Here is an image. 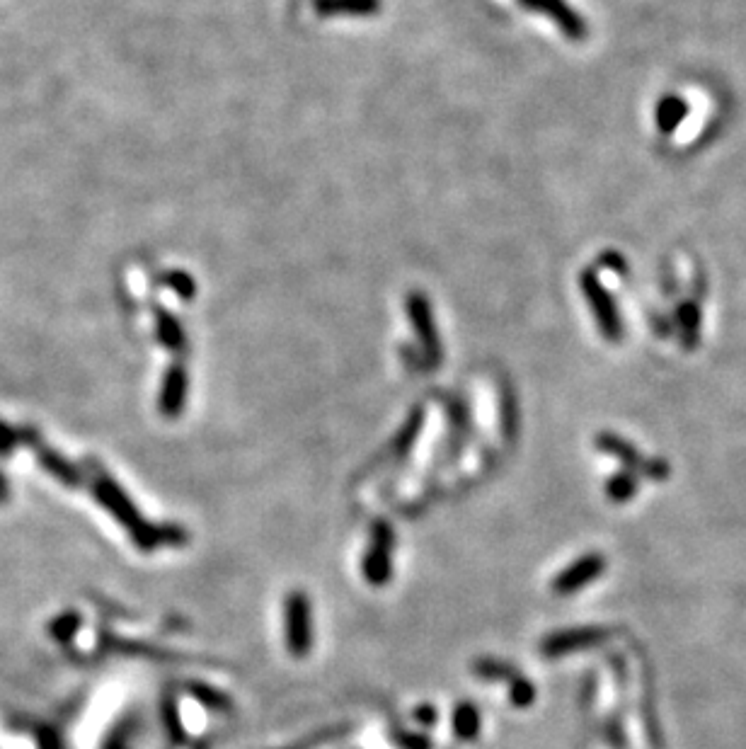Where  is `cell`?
I'll use <instances>...</instances> for the list:
<instances>
[{"label": "cell", "instance_id": "obj_5", "mask_svg": "<svg viewBox=\"0 0 746 749\" xmlns=\"http://www.w3.org/2000/svg\"><path fill=\"white\" fill-rule=\"evenodd\" d=\"M688 107L684 100H679V97H667V100L659 102V110H657V124L659 129L662 131H674L676 127H679L681 119L686 117Z\"/></svg>", "mask_w": 746, "mask_h": 749}, {"label": "cell", "instance_id": "obj_8", "mask_svg": "<svg viewBox=\"0 0 746 749\" xmlns=\"http://www.w3.org/2000/svg\"><path fill=\"white\" fill-rule=\"evenodd\" d=\"M633 493H635L633 476H618V478H613L611 485H608V495H611L613 500H625V497H630Z\"/></svg>", "mask_w": 746, "mask_h": 749}, {"label": "cell", "instance_id": "obj_1", "mask_svg": "<svg viewBox=\"0 0 746 749\" xmlns=\"http://www.w3.org/2000/svg\"><path fill=\"white\" fill-rule=\"evenodd\" d=\"M308 602L301 592L291 594L286 604V636H289L291 653L303 655L311 645V619H308Z\"/></svg>", "mask_w": 746, "mask_h": 749}, {"label": "cell", "instance_id": "obj_2", "mask_svg": "<svg viewBox=\"0 0 746 749\" xmlns=\"http://www.w3.org/2000/svg\"><path fill=\"white\" fill-rule=\"evenodd\" d=\"M604 570V558L601 556H584L579 558L572 568H567L565 573H560L558 580H555V590L558 592H575L579 587L589 585L596 575Z\"/></svg>", "mask_w": 746, "mask_h": 749}, {"label": "cell", "instance_id": "obj_3", "mask_svg": "<svg viewBox=\"0 0 746 749\" xmlns=\"http://www.w3.org/2000/svg\"><path fill=\"white\" fill-rule=\"evenodd\" d=\"M584 287H587V294L591 296V301H594L596 316H599L601 325H604V333L611 335V337L621 335V323H618L616 311H613V301L604 294V289H601L599 284H596L591 277L587 279V284H584Z\"/></svg>", "mask_w": 746, "mask_h": 749}, {"label": "cell", "instance_id": "obj_6", "mask_svg": "<svg viewBox=\"0 0 746 749\" xmlns=\"http://www.w3.org/2000/svg\"><path fill=\"white\" fill-rule=\"evenodd\" d=\"M681 323H684V342L691 350L698 342V325H700V313L693 303H686L684 311H681Z\"/></svg>", "mask_w": 746, "mask_h": 749}, {"label": "cell", "instance_id": "obj_4", "mask_svg": "<svg viewBox=\"0 0 746 749\" xmlns=\"http://www.w3.org/2000/svg\"><path fill=\"white\" fill-rule=\"evenodd\" d=\"M524 3L533 5V8L548 10L550 15H555V20H558L567 32H572V34H582L584 32L582 22L577 20V15L572 13V10L567 8V5L562 3V0H524Z\"/></svg>", "mask_w": 746, "mask_h": 749}, {"label": "cell", "instance_id": "obj_7", "mask_svg": "<svg viewBox=\"0 0 746 749\" xmlns=\"http://www.w3.org/2000/svg\"><path fill=\"white\" fill-rule=\"evenodd\" d=\"M456 730H458V735L466 737V740L475 735V730H478V713H475L473 706H466L458 711Z\"/></svg>", "mask_w": 746, "mask_h": 749}]
</instances>
